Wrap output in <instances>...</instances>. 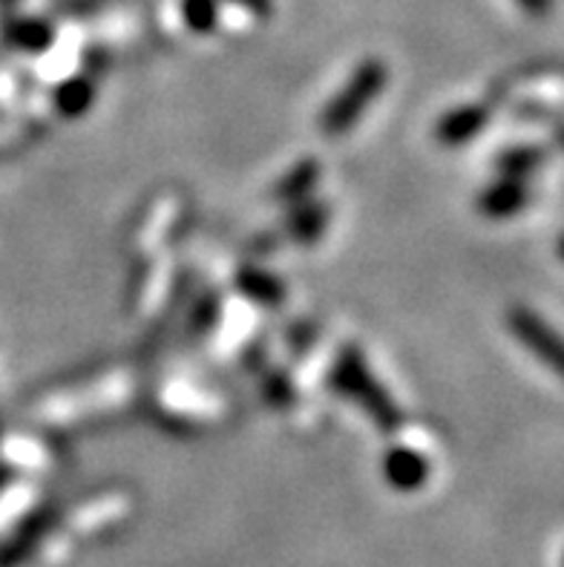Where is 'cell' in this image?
<instances>
[{"label": "cell", "mask_w": 564, "mask_h": 567, "mask_svg": "<svg viewBox=\"0 0 564 567\" xmlns=\"http://www.w3.org/2000/svg\"><path fill=\"white\" fill-rule=\"evenodd\" d=\"M386 84V66L380 61H366L355 75L349 79V84L329 101V107L322 113L320 127L326 136H343L346 130H351L358 124L360 115L366 113V107L383 93Z\"/></svg>", "instance_id": "1"}, {"label": "cell", "mask_w": 564, "mask_h": 567, "mask_svg": "<svg viewBox=\"0 0 564 567\" xmlns=\"http://www.w3.org/2000/svg\"><path fill=\"white\" fill-rule=\"evenodd\" d=\"M335 386L355 398L383 430H394L400 424L398 406L392 403V398L386 395L383 386H378L358 349H343V354L337 358Z\"/></svg>", "instance_id": "2"}, {"label": "cell", "mask_w": 564, "mask_h": 567, "mask_svg": "<svg viewBox=\"0 0 564 567\" xmlns=\"http://www.w3.org/2000/svg\"><path fill=\"white\" fill-rule=\"evenodd\" d=\"M507 326L513 331V338L527 349L533 358H539L544 367L558 374L564 381V338L553 329L547 320L536 315L527 306H513L507 311Z\"/></svg>", "instance_id": "3"}, {"label": "cell", "mask_w": 564, "mask_h": 567, "mask_svg": "<svg viewBox=\"0 0 564 567\" xmlns=\"http://www.w3.org/2000/svg\"><path fill=\"white\" fill-rule=\"evenodd\" d=\"M527 199L530 190L527 185H524V179H510V176H504V179L493 182V185L481 194L479 208L484 210L490 219H507V216L519 214V210L527 205Z\"/></svg>", "instance_id": "4"}, {"label": "cell", "mask_w": 564, "mask_h": 567, "mask_svg": "<svg viewBox=\"0 0 564 567\" xmlns=\"http://www.w3.org/2000/svg\"><path fill=\"white\" fill-rule=\"evenodd\" d=\"M383 473L392 487L418 489L423 482H427L429 467L421 455L412 453V450H403V446H398V450H392V453L386 455Z\"/></svg>", "instance_id": "5"}, {"label": "cell", "mask_w": 564, "mask_h": 567, "mask_svg": "<svg viewBox=\"0 0 564 567\" xmlns=\"http://www.w3.org/2000/svg\"><path fill=\"white\" fill-rule=\"evenodd\" d=\"M490 113L484 107H461L447 113L438 122V138L443 144H464L472 136H479V130L484 127Z\"/></svg>", "instance_id": "6"}, {"label": "cell", "mask_w": 564, "mask_h": 567, "mask_svg": "<svg viewBox=\"0 0 564 567\" xmlns=\"http://www.w3.org/2000/svg\"><path fill=\"white\" fill-rule=\"evenodd\" d=\"M239 286H243V291L248 297H254V300L259 302H279L283 300V286H279L274 277H268V274L263 271H254V268H248V271L239 274Z\"/></svg>", "instance_id": "7"}, {"label": "cell", "mask_w": 564, "mask_h": 567, "mask_svg": "<svg viewBox=\"0 0 564 567\" xmlns=\"http://www.w3.org/2000/svg\"><path fill=\"white\" fill-rule=\"evenodd\" d=\"M539 165H542V153L530 151V147H524V151H510L499 158V171L504 176H510V179H527Z\"/></svg>", "instance_id": "8"}, {"label": "cell", "mask_w": 564, "mask_h": 567, "mask_svg": "<svg viewBox=\"0 0 564 567\" xmlns=\"http://www.w3.org/2000/svg\"><path fill=\"white\" fill-rule=\"evenodd\" d=\"M90 104V86L84 81H70L58 90V107L64 110L66 115H75Z\"/></svg>", "instance_id": "9"}, {"label": "cell", "mask_w": 564, "mask_h": 567, "mask_svg": "<svg viewBox=\"0 0 564 567\" xmlns=\"http://www.w3.org/2000/svg\"><path fill=\"white\" fill-rule=\"evenodd\" d=\"M315 179H317V165H311V162H302V165L297 167V171H294L286 182H283V187H279V196H283V199H297L302 190H308V187L315 185Z\"/></svg>", "instance_id": "10"}, {"label": "cell", "mask_w": 564, "mask_h": 567, "mask_svg": "<svg viewBox=\"0 0 564 567\" xmlns=\"http://www.w3.org/2000/svg\"><path fill=\"white\" fill-rule=\"evenodd\" d=\"M519 3H522L530 14H544L551 12L553 7V0H519Z\"/></svg>", "instance_id": "11"}, {"label": "cell", "mask_w": 564, "mask_h": 567, "mask_svg": "<svg viewBox=\"0 0 564 567\" xmlns=\"http://www.w3.org/2000/svg\"><path fill=\"white\" fill-rule=\"evenodd\" d=\"M558 257L564 259V234H562V239H558Z\"/></svg>", "instance_id": "12"}, {"label": "cell", "mask_w": 564, "mask_h": 567, "mask_svg": "<svg viewBox=\"0 0 564 567\" xmlns=\"http://www.w3.org/2000/svg\"><path fill=\"white\" fill-rule=\"evenodd\" d=\"M562 567H564V556H562Z\"/></svg>", "instance_id": "13"}]
</instances>
